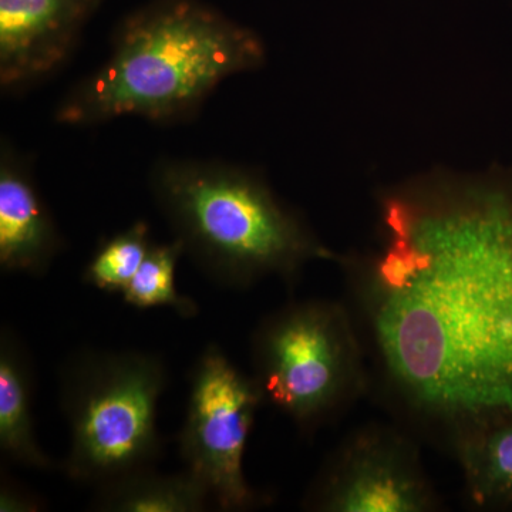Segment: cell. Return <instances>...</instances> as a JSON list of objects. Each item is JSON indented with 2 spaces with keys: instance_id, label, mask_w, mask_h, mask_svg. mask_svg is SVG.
Returning a JSON list of instances; mask_svg holds the SVG:
<instances>
[{
  "instance_id": "5bb4252c",
  "label": "cell",
  "mask_w": 512,
  "mask_h": 512,
  "mask_svg": "<svg viewBox=\"0 0 512 512\" xmlns=\"http://www.w3.org/2000/svg\"><path fill=\"white\" fill-rule=\"evenodd\" d=\"M151 244L150 229L144 221L117 232L101 242L90 259L84 269V284L103 292H123L136 276Z\"/></svg>"
},
{
  "instance_id": "30bf717a",
  "label": "cell",
  "mask_w": 512,
  "mask_h": 512,
  "mask_svg": "<svg viewBox=\"0 0 512 512\" xmlns=\"http://www.w3.org/2000/svg\"><path fill=\"white\" fill-rule=\"evenodd\" d=\"M32 360L16 333L0 336V450L10 460L36 470H50L53 461L37 443L33 424Z\"/></svg>"
},
{
  "instance_id": "8992f818",
  "label": "cell",
  "mask_w": 512,
  "mask_h": 512,
  "mask_svg": "<svg viewBox=\"0 0 512 512\" xmlns=\"http://www.w3.org/2000/svg\"><path fill=\"white\" fill-rule=\"evenodd\" d=\"M262 403L254 377L238 369L220 346L208 345L195 360L178 448L185 470L205 484L222 510L258 504L242 463Z\"/></svg>"
},
{
  "instance_id": "6da1fadb",
  "label": "cell",
  "mask_w": 512,
  "mask_h": 512,
  "mask_svg": "<svg viewBox=\"0 0 512 512\" xmlns=\"http://www.w3.org/2000/svg\"><path fill=\"white\" fill-rule=\"evenodd\" d=\"M340 264L410 412L456 436L512 416V175H430L386 192L376 249Z\"/></svg>"
},
{
  "instance_id": "ba28073f",
  "label": "cell",
  "mask_w": 512,
  "mask_h": 512,
  "mask_svg": "<svg viewBox=\"0 0 512 512\" xmlns=\"http://www.w3.org/2000/svg\"><path fill=\"white\" fill-rule=\"evenodd\" d=\"M104 0H0V87L22 93L69 62Z\"/></svg>"
},
{
  "instance_id": "52a82bcc",
  "label": "cell",
  "mask_w": 512,
  "mask_h": 512,
  "mask_svg": "<svg viewBox=\"0 0 512 512\" xmlns=\"http://www.w3.org/2000/svg\"><path fill=\"white\" fill-rule=\"evenodd\" d=\"M440 505L413 441L386 426L363 427L343 441L303 501L322 512H431Z\"/></svg>"
},
{
  "instance_id": "277c9868",
  "label": "cell",
  "mask_w": 512,
  "mask_h": 512,
  "mask_svg": "<svg viewBox=\"0 0 512 512\" xmlns=\"http://www.w3.org/2000/svg\"><path fill=\"white\" fill-rule=\"evenodd\" d=\"M167 384V366L154 353L82 349L70 356L60 370L67 476L99 487L154 467L163 451L157 419Z\"/></svg>"
},
{
  "instance_id": "7c38bea8",
  "label": "cell",
  "mask_w": 512,
  "mask_h": 512,
  "mask_svg": "<svg viewBox=\"0 0 512 512\" xmlns=\"http://www.w3.org/2000/svg\"><path fill=\"white\" fill-rule=\"evenodd\" d=\"M210 497L190 471L160 474L151 467L96 487L92 507L103 512H198Z\"/></svg>"
},
{
  "instance_id": "4fadbf2b",
  "label": "cell",
  "mask_w": 512,
  "mask_h": 512,
  "mask_svg": "<svg viewBox=\"0 0 512 512\" xmlns=\"http://www.w3.org/2000/svg\"><path fill=\"white\" fill-rule=\"evenodd\" d=\"M183 255V244L178 239L151 244L136 276L121 292L124 302L138 309L171 308L183 318L198 315L197 303L180 295L175 286V271Z\"/></svg>"
},
{
  "instance_id": "5b68a950",
  "label": "cell",
  "mask_w": 512,
  "mask_h": 512,
  "mask_svg": "<svg viewBox=\"0 0 512 512\" xmlns=\"http://www.w3.org/2000/svg\"><path fill=\"white\" fill-rule=\"evenodd\" d=\"M251 360L264 402L303 431L348 409L366 386L359 329L338 302H293L266 316L252 333Z\"/></svg>"
},
{
  "instance_id": "9c48e42d",
  "label": "cell",
  "mask_w": 512,
  "mask_h": 512,
  "mask_svg": "<svg viewBox=\"0 0 512 512\" xmlns=\"http://www.w3.org/2000/svg\"><path fill=\"white\" fill-rule=\"evenodd\" d=\"M63 248L52 214L37 191L28 161L9 141L0 148V266L42 276Z\"/></svg>"
},
{
  "instance_id": "9a60e30c",
  "label": "cell",
  "mask_w": 512,
  "mask_h": 512,
  "mask_svg": "<svg viewBox=\"0 0 512 512\" xmlns=\"http://www.w3.org/2000/svg\"><path fill=\"white\" fill-rule=\"evenodd\" d=\"M40 503L33 495L10 483H3L0 490V511L28 512L39 511Z\"/></svg>"
},
{
  "instance_id": "7a4b0ae2",
  "label": "cell",
  "mask_w": 512,
  "mask_h": 512,
  "mask_svg": "<svg viewBox=\"0 0 512 512\" xmlns=\"http://www.w3.org/2000/svg\"><path fill=\"white\" fill-rule=\"evenodd\" d=\"M254 30L202 0H151L121 20L107 59L64 94L56 123L90 127L194 116L229 77L264 66Z\"/></svg>"
},
{
  "instance_id": "8fae6325",
  "label": "cell",
  "mask_w": 512,
  "mask_h": 512,
  "mask_svg": "<svg viewBox=\"0 0 512 512\" xmlns=\"http://www.w3.org/2000/svg\"><path fill=\"white\" fill-rule=\"evenodd\" d=\"M454 439L471 503L485 510H512V416Z\"/></svg>"
},
{
  "instance_id": "3957f363",
  "label": "cell",
  "mask_w": 512,
  "mask_h": 512,
  "mask_svg": "<svg viewBox=\"0 0 512 512\" xmlns=\"http://www.w3.org/2000/svg\"><path fill=\"white\" fill-rule=\"evenodd\" d=\"M150 190L184 255L218 285L245 289L268 276L292 284L309 262L342 259L241 165L163 158L153 165Z\"/></svg>"
}]
</instances>
